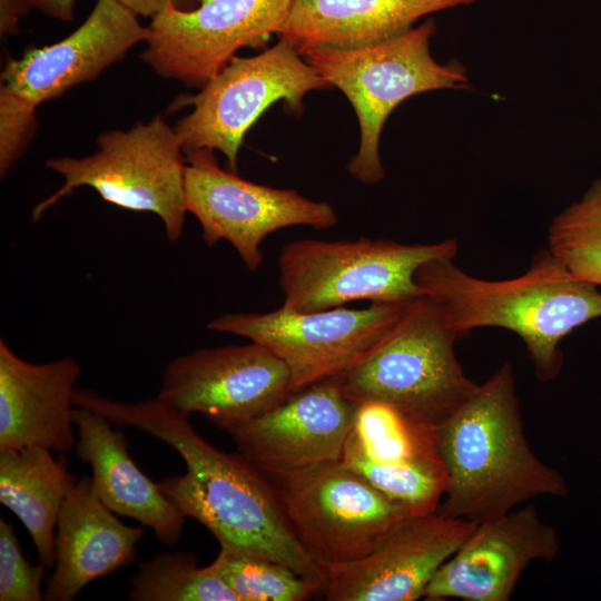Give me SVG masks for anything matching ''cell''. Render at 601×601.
<instances>
[{
  "instance_id": "1",
  "label": "cell",
  "mask_w": 601,
  "mask_h": 601,
  "mask_svg": "<svg viewBox=\"0 0 601 601\" xmlns=\"http://www.w3.org/2000/svg\"><path fill=\"white\" fill-rule=\"evenodd\" d=\"M73 405L173 447L184 460L186 473L167 476L158 485L186 518L208 529L221 550L279 562L323 590L326 574L296 538L276 485L243 454H229L206 442L188 414L158 396L127 403L76 388Z\"/></svg>"
},
{
  "instance_id": "2",
  "label": "cell",
  "mask_w": 601,
  "mask_h": 601,
  "mask_svg": "<svg viewBox=\"0 0 601 601\" xmlns=\"http://www.w3.org/2000/svg\"><path fill=\"white\" fill-rule=\"evenodd\" d=\"M436 439L447 477L437 513L480 523L569 493L561 473L530 447L509 363L436 426Z\"/></svg>"
},
{
  "instance_id": "3",
  "label": "cell",
  "mask_w": 601,
  "mask_h": 601,
  "mask_svg": "<svg viewBox=\"0 0 601 601\" xmlns=\"http://www.w3.org/2000/svg\"><path fill=\"white\" fill-rule=\"evenodd\" d=\"M415 280L423 295L440 305L460 338L479 327L515 333L543 383L562 368L561 341L601 317L599 286L575 277L549 248L533 256L524 274L510 279L477 278L453 258H437L422 265Z\"/></svg>"
},
{
  "instance_id": "4",
  "label": "cell",
  "mask_w": 601,
  "mask_h": 601,
  "mask_svg": "<svg viewBox=\"0 0 601 601\" xmlns=\"http://www.w3.org/2000/svg\"><path fill=\"white\" fill-rule=\"evenodd\" d=\"M460 339L440 305L423 295L405 308L383 339L338 376L354 403L381 402L431 426L445 421L477 385L455 354Z\"/></svg>"
},
{
  "instance_id": "5",
  "label": "cell",
  "mask_w": 601,
  "mask_h": 601,
  "mask_svg": "<svg viewBox=\"0 0 601 601\" xmlns=\"http://www.w3.org/2000/svg\"><path fill=\"white\" fill-rule=\"evenodd\" d=\"M433 20L385 41L353 49H316L302 55L329 86L338 88L355 110L359 146L347 164L352 177L376 184L385 176L380 156L383 126L404 100L432 90L469 86L456 60L437 62L430 50Z\"/></svg>"
},
{
  "instance_id": "6",
  "label": "cell",
  "mask_w": 601,
  "mask_h": 601,
  "mask_svg": "<svg viewBox=\"0 0 601 601\" xmlns=\"http://www.w3.org/2000/svg\"><path fill=\"white\" fill-rule=\"evenodd\" d=\"M459 244L449 238L434 244H403L362 237L326 242L297 239L278 257L282 306L311 313L355 300L407 303L423 296L417 269L437 258H455Z\"/></svg>"
},
{
  "instance_id": "7",
  "label": "cell",
  "mask_w": 601,
  "mask_h": 601,
  "mask_svg": "<svg viewBox=\"0 0 601 601\" xmlns=\"http://www.w3.org/2000/svg\"><path fill=\"white\" fill-rule=\"evenodd\" d=\"M98 150L82 158H52L46 166L63 178L58 190L32 209L33 221L79 187H90L107 203L152 213L167 239L177 242L184 230L186 157L181 144L160 116L128 130H110L98 140Z\"/></svg>"
},
{
  "instance_id": "8",
  "label": "cell",
  "mask_w": 601,
  "mask_h": 601,
  "mask_svg": "<svg viewBox=\"0 0 601 601\" xmlns=\"http://www.w3.org/2000/svg\"><path fill=\"white\" fill-rule=\"evenodd\" d=\"M331 87L286 39L260 53L234 57L200 91L173 107L193 106L174 127L184 152L218 150L231 171L250 127L273 105L285 101L298 111L313 90Z\"/></svg>"
},
{
  "instance_id": "9",
  "label": "cell",
  "mask_w": 601,
  "mask_h": 601,
  "mask_svg": "<svg viewBox=\"0 0 601 601\" xmlns=\"http://www.w3.org/2000/svg\"><path fill=\"white\" fill-rule=\"evenodd\" d=\"M277 481L296 538L326 575L372 553L410 516L343 461Z\"/></svg>"
},
{
  "instance_id": "10",
  "label": "cell",
  "mask_w": 601,
  "mask_h": 601,
  "mask_svg": "<svg viewBox=\"0 0 601 601\" xmlns=\"http://www.w3.org/2000/svg\"><path fill=\"white\" fill-rule=\"evenodd\" d=\"M407 303L382 302L361 309L336 307L311 313L280 306L264 314H224L207 327L270 349L286 364L296 392L354 367L391 331Z\"/></svg>"
},
{
  "instance_id": "11",
  "label": "cell",
  "mask_w": 601,
  "mask_h": 601,
  "mask_svg": "<svg viewBox=\"0 0 601 601\" xmlns=\"http://www.w3.org/2000/svg\"><path fill=\"white\" fill-rule=\"evenodd\" d=\"M185 157L186 207L200 224L204 242L209 247L228 242L252 272L262 264L260 244L269 234L296 225L321 230L337 224L328 203L246 180L220 168L213 150Z\"/></svg>"
},
{
  "instance_id": "12",
  "label": "cell",
  "mask_w": 601,
  "mask_h": 601,
  "mask_svg": "<svg viewBox=\"0 0 601 601\" xmlns=\"http://www.w3.org/2000/svg\"><path fill=\"white\" fill-rule=\"evenodd\" d=\"M295 0H201L151 18L141 58L162 78L201 88L245 47L264 48Z\"/></svg>"
},
{
  "instance_id": "13",
  "label": "cell",
  "mask_w": 601,
  "mask_h": 601,
  "mask_svg": "<svg viewBox=\"0 0 601 601\" xmlns=\"http://www.w3.org/2000/svg\"><path fill=\"white\" fill-rule=\"evenodd\" d=\"M290 393L286 364L267 347L252 342L200 348L176 357L165 368L157 396L228 431L270 410Z\"/></svg>"
},
{
  "instance_id": "14",
  "label": "cell",
  "mask_w": 601,
  "mask_h": 601,
  "mask_svg": "<svg viewBox=\"0 0 601 601\" xmlns=\"http://www.w3.org/2000/svg\"><path fill=\"white\" fill-rule=\"evenodd\" d=\"M356 406L337 376L290 393L227 432L246 459L268 477L279 480L342 461Z\"/></svg>"
},
{
  "instance_id": "15",
  "label": "cell",
  "mask_w": 601,
  "mask_h": 601,
  "mask_svg": "<svg viewBox=\"0 0 601 601\" xmlns=\"http://www.w3.org/2000/svg\"><path fill=\"white\" fill-rule=\"evenodd\" d=\"M477 523L434 512L406 518L372 553L326 575L327 601H414Z\"/></svg>"
},
{
  "instance_id": "16",
  "label": "cell",
  "mask_w": 601,
  "mask_h": 601,
  "mask_svg": "<svg viewBox=\"0 0 601 601\" xmlns=\"http://www.w3.org/2000/svg\"><path fill=\"white\" fill-rule=\"evenodd\" d=\"M559 548L556 530L532 505L480 522L437 570L424 599L509 601L528 565L552 561Z\"/></svg>"
},
{
  "instance_id": "17",
  "label": "cell",
  "mask_w": 601,
  "mask_h": 601,
  "mask_svg": "<svg viewBox=\"0 0 601 601\" xmlns=\"http://www.w3.org/2000/svg\"><path fill=\"white\" fill-rule=\"evenodd\" d=\"M148 38V26H142L132 11L116 0H97L71 35L50 46L32 47L19 59H9L1 83L39 106L96 79Z\"/></svg>"
},
{
  "instance_id": "18",
  "label": "cell",
  "mask_w": 601,
  "mask_h": 601,
  "mask_svg": "<svg viewBox=\"0 0 601 601\" xmlns=\"http://www.w3.org/2000/svg\"><path fill=\"white\" fill-rule=\"evenodd\" d=\"M79 375L72 357L30 363L1 338L0 451L26 446L70 451L77 443L72 425Z\"/></svg>"
},
{
  "instance_id": "19",
  "label": "cell",
  "mask_w": 601,
  "mask_h": 601,
  "mask_svg": "<svg viewBox=\"0 0 601 601\" xmlns=\"http://www.w3.org/2000/svg\"><path fill=\"white\" fill-rule=\"evenodd\" d=\"M142 535L141 526L126 525L100 501L89 476L75 481L59 512L45 600L71 601L91 581L130 564Z\"/></svg>"
},
{
  "instance_id": "20",
  "label": "cell",
  "mask_w": 601,
  "mask_h": 601,
  "mask_svg": "<svg viewBox=\"0 0 601 601\" xmlns=\"http://www.w3.org/2000/svg\"><path fill=\"white\" fill-rule=\"evenodd\" d=\"M73 423L77 456L90 465L100 501L114 513L151 529L162 544H176L186 516L131 459L125 434L106 417L79 406L73 407Z\"/></svg>"
},
{
  "instance_id": "21",
  "label": "cell",
  "mask_w": 601,
  "mask_h": 601,
  "mask_svg": "<svg viewBox=\"0 0 601 601\" xmlns=\"http://www.w3.org/2000/svg\"><path fill=\"white\" fill-rule=\"evenodd\" d=\"M476 0H295L277 33L304 55L361 48L394 38L421 18Z\"/></svg>"
},
{
  "instance_id": "22",
  "label": "cell",
  "mask_w": 601,
  "mask_h": 601,
  "mask_svg": "<svg viewBox=\"0 0 601 601\" xmlns=\"http://www.w3.org/2000/svg\"><path fill=\"white\" fill-rule=\"evenodd\" d=\"M75 481L66 464L51 450L26 446L0 451V502L27 529L39 563H56V533L59 512Z\"/></svg>"
},
{
  "instance_id": "23",
  "label": "cell",
  "mask_w": 601,
  "mask_h": 601,
  "mask_svg": "<svg viewBox=\"0 0 601 601\" xmlns=\"http://www.w3.org/2000/svg\"><path fill=\"white\" fill-rule=\"evenodd\" d=\"M351 435L376 462L442 461L436 426L416 422L385 403L357 404Z\"/></svg>"
},
{
  "instance_id": "24",
  "label": "cell",
  "mask_w": 601,
  "mask_h": 601,
  "mask_svg": "<svg viewBox=\"0 0 601 601\" xmlns=\"http://www.w3.org/2000/svg\"><path fill=\"white\" fill-rule=\"evenodd\" d=\"M342 461L410 516L436 512L446 491L442 461L376 462L361 451L352 435Z\"/></svg>"
},
{
  "instance_id": "25",
  "label": "cell",
  "mask_w": 601,
  "mask_h": 601,
  "mask_svg": "<svg viewBox=\"0 0 601 601\" xmlns=\"http://www.w3.org/2000/svg\"><path fill=\"white\" fill-rule=\"evenodd\" d=\"M132 601H239L209 568H199L196 555L161 552L141 562L130 579Z\"/></svg>"
},
{
  "instance_id": "26",
  "label": "cell",
  "mask_w": 601,
  "mask_h": 601,
  "mask_svg": "<svg viewBox=\"0 0 601 601\" xmlns=\"http://www.w3.org/2000/svg\"><path fill=\"white\" fill-rule=\"evenodd\" d=\"M548 244L575 277L601 285V179L553 218Z\"/></svg>"
},
{
  "instance_id": "27",
  "label": "cell",
  "mask_w": 601,
  "mask_h": 601,
  "mask_svg": "<svg viewBox=\"0 0 601 601\" xmlns=\"http://www.w3.org/2000/svg\"><path fill=\"white\" fill-rule=\"evenodd\" d=\"M208 568L239 601H303L322 591L287 565L252 554L220 549Z\"/></svg>"
},
{
  "instance_id": "28",
  "label": "cell",
  "mask_w": 601,
  "mask_h": 601,
  "mask_svg": "<svg viewBox=\"0 0 601 601\" xmlns=\"http://www.w3.org/2000/svg\"><path fill=\"white\" fill-rule=\"evenodd\" d=\"M46 566L23 556L13 528L0 518V601H41Z\"/></svg>"
},
{
  "instance_id": "29",
  "label": "cell",
  "mask_w": 601,
  "mask_h": 601,
  "mask_svg": "<svg viewBox=\"0 0 601 601\" xmlns=\"http://www.w3.org/2000/svg\"><path fill=\"white\" fill-rule=\"evenodd\" d=\"M36 106L0 86V175L4 177L29 146L36 131Z\"/></svg>"
},
{
  "instance_id": "30",
  "label": "cell",
  "mask_w": 601,
  "mask_h": 601,
  "mask_svg": "<svg viewBox=\"0 0 601 601\" xmlns=\"http://www.w3.org/2000/svg\"><path fill=\"white\" fill-rule=\"evenodd\" d=\"M31 6L28 0H0V33L1 37L18 31V23Z\"/></svg>"
},
{
  "instance_id": "31",
  "label": "cell",
  "mask_w": 601,
  "mask_h": 601,
  "mask_svg": "<svg viewBox=\"0 0 601 601\" xmlns=\"http://www.w3.org/2000/svg\"><path fill=\"white\" fill-rule=\"evenodd\" d=\"M136 16L154 18L166 8L174 6L180 8L183 0H116ZM181 9V8H180Z\"/></svg>"
},
{
  "instance_id": "32",
  "label": "cell",
  "mask_w": 601,
  "mask_h": 601,
  "mask_svg": "<svg viewBox=\"0 0 601 601\" xmlns=\"http://www.w3.org/2000/svg\"><path fill=\"white\" fill-rule=\"evenodd\" d=\"M76 0H28L31 8H36L56 19L70 21L73 18Z\"/></svg>"
}]
</instances>
